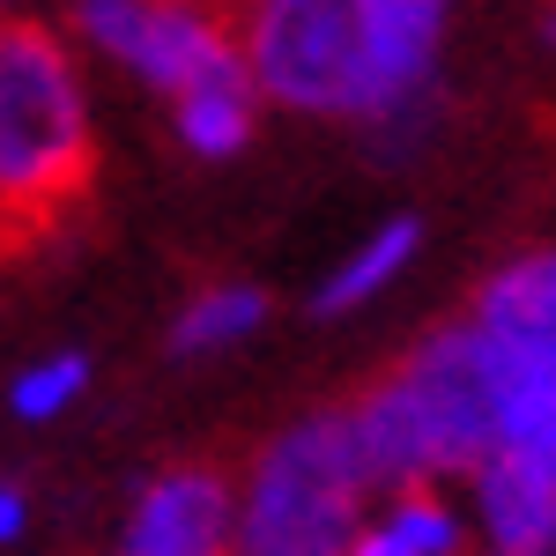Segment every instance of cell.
Returning <instances> with one entry per match:
<instances>
[{
    "label": "cell",
    "mask_w": 556,
    "mask_h": 556,
    "mask_svg": "<svg viewBox=\"0 0 556 556\" xmlns=\"http://www.w3.org/2000/svg\"><path fill=\"white\" fill-rule=\"evenodd\" d=\"M364 468L386 490H416L430 475H482L497 460V349L468 327L430 334L393 379H379L356 408Z\"/></svg>",
    "instance_id": "6da1fadb"
},
{
    "label": "cell",
    "mask_w": 556,
    "mask_h": 556,
    "mask_svg": "<svg viewBox=\"0 0 556 556\" xmlns=\"http://www.w3.org/2000/svg\"><path fill=\"white\" fill-rule=\"evenodd\" d=\"M89 104L67 45L38 23H0V215L45 245L89 193Z\"/></svg>",
    "instance_id": "7a4b0ae2"
},
{
    "label": "cell",
    "mask_w": 556,
    "mask_h": 556,
    "mask_svg": "<svg viewBox=\"0 0 556 556\" xmlns=\"http://www.w3.org/2000/svg\"><path fill=\"white\" fill-rule=\"evenodd\" d=\"M379 482L349 408H319L290 424L253 460L245 513L230 527V556H349L364 534V497Z\"/></svg>",
    "instance_id": "3957f363"
},
{
    "label": "cell",
    "mask_w": 556,
    "mask_h": 556,
    "mask_svg": "<svg viewBox=\"0 0 556 556\" xmlns=\"http://www.w3.org/2000/svg\"><path fill=\"white\" fill-rule=\"evenodd\" d=\"M245 67L267 97L298 112L364 119L371 83V0H253Z\"/></svg>",
    "instance_id": "277c9868"
},
{
    "label": "cell",
    "mask_w": 556,
    "mask_h": 556,
    "mask_svg": "<svg viewBox=\"0 0 556 556\" xmlns=\"http://www.w3.org/2000/svg\"><path fill=\"white\" fill-rule=\"evenodd\" d=\"M223 8L230 0H83V30L112 60H127L149 89L186 104L193 89L245 75V52L230 45Z\"/></svg>",
    "instance_id": "5b68a950"
},
{
    "label": "cell",
    "mask_w": 556,
    "mask_h": 556,
    "mask_svg": "<svg viewBox=\"0 0 556 556\" xmlns=\"http://www.w3.org/2000/svg\"><path fill=\"white\" fill-rule=\"evenodd\" d=\"M230 490L208 460L164 468L127 513L119 556H230Z\"/></svg>",
    "instance_id": "8992f818"
},
{
    "label": "cell",
    "mask_w": 556,
    "mask_h": 556,
    "mask_svg": "<svg viewBox=\"0 0 556 556\" xmlns=\"http://www.w3.org/2000/svg\"><path fill=\"white\" fill-rule=\"evenodd\" d=\"M475 334L556 379V253H527L497 267L475 298Z\"/></svg>",
    "instance_id": "52a82bcc"
},
{
    "label": "cell",
    "mask_w": 556,
    "mask_h": 556,
    "mask_svg": "<svg viewBox=\"0 0 556 556\" xmlns=\"http://www.w3.org/2000/svg\"><path fill=\"white\" fill-rule=\"evenodd\" d=\"M445 0H371V83H364V119H393L438 60Z\"/></svg>",
    "instance_id": "ba28073f"
},
{
    "label": "cell",
    "mask_w": 556,
    "mask_h": 556,
    "mask_svg": "<svg viewBox=\"0 0 556 556\" xmlns=\"http://www.w3.org/2000/svg\"><path fill=\"white\" fill-rule=\"evenodd\" d=\"M349 556H475V549H468L460 513H453L430 482H416V490H401V497L356 534Z\"/></svg>",
    "instance_id": "9c48e42d"
},
{
    "label": "cell",
    "mask_w": 556,
    "mask_h": 556,
    "mask_svg": "<svg viewBox=\"0 0 556 556\" xmlns=\"http://www.w3.org/2000/svg\"><path fill=\"white\" fill-rule=\"evenodd\" d=\"M172 112H178V134H186L193 156H230V149H245V134H253V67L230 75V83L193 89Z\"/></svg>",
    "instance_id": "30bf717a"
},
{
    "label": "cell",
    "mask_w": 556,
    "mask_h": 556,
    "mask_svg": "<svg viewBox=\"0 0 556 556\" xmlns=\"http://www.w3.org/2000/svg\"><path fill=\"white\" fill-rule=\"evenodd\" d=\"M260 312H267V298H260V290H245V282L208 290V298H193L186 312H178L172 349H178V356H215V349L245 342V334L260 327Z\"/></svg>",
    "instance_id": "8fae6325"
},
{
    "label": "cell",
    "mask_w": 556,
    "mask_h": 556,
    "mask_svg": "<svg viewBox=\"0 0 556 556\" xmlns=\"http://www.w3.org/2000/svg\"><path fill=\"white\" fill-rule=\"evenodd\" d=\"M416 238H424V223H408V215H401V223H386L379 238H371V245H364V253H356L342 275H334V282L319 290V312H349V304H364L371 290H386V282H393V275L408 267Z\"/></svg>",
    "instance_id": "7c38bea8"
},
{
    "label": "cell",
    "mask_w": 556,
    "mask_h": 556,
    "mask_svg": "<svg viewBox=\"0 0 556 556\" xmlns=\"http://www.w3.org/2000/svg\"><path fill=\"white\" fill-rule=\"evenodd\" d=\"M83 386H89V364H83V356H45V364H30L23 379L8 386V408H15L23 424H45V416H60Z\"/></svg>",
    "instance_id": "4fadbf2b"
},
{
    "label": "cell",
    "mask_w": 556,
    "mask_h": 556,
    "mask_svg": "<svg viewBox=\"0 0 556 556\" xmlns=\"http://www.w3.org/2000/svg\"><path fill=\"white\" fill-rule=\"evenodd\" d=\"M23 519H30L23 490H15V482H0V542H15V534H23Z\"/></svg>",
    "instance_id": "5bb4252c"
},
{
    "label": "cell",
    "mask_w": 556,
    "mask_h": 556,
    "mask_svg": "<svg viewBox=\"0 0 556 556\" xmlns=\"http://www.w3.org/2000/svg\"><path fill=\"white\" fill-rule=\"evenodd\" d=\"M490 556H556V513L527 534V542H513V549H490Z\"/></svg>",
    "instance_id": "9a60e30c"
},
{
    "label": "cell",
    "mask_w": 556,
    "mask_h": 556,
    "mask_svg": "<svg viewBox=\"0 0 556 556\" xmlns=\"http://www.w3.org/2000/svg\"><path fill=\"white\" fill-rule=\"evenodd\" d=\"M8 253H30V245H23V230H15V223L0 215V260H8Z\"/></svg>",
    "instance_id": "2e32d148"
}]
</instances>
